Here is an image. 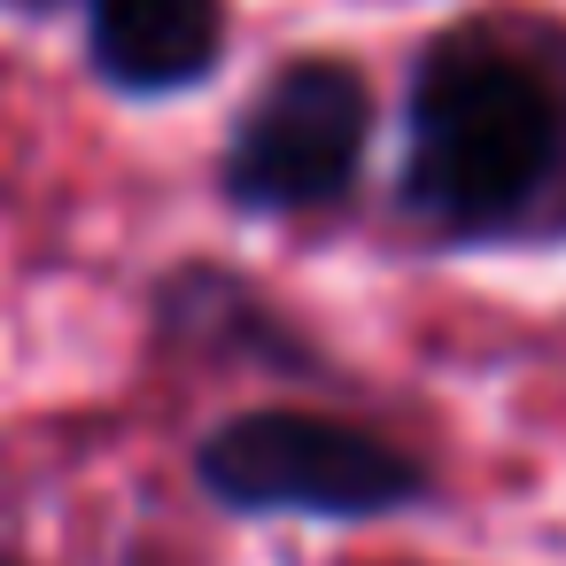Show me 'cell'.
Wrapping results in <instances>:
<instances>
[{
    "label": "cell",
    "instance_id": "7a4b0ae2",
    "mask_svg": "<svg viewBox=\"0 0 566 566\" xmlns=\"http://www.w3.org/2000/svg\"><path fill=\"white\" fill-rule=\"evenodd\" d=\"M195 481L241 520H388L427 496V465L334 411H241L202 434Z\"/></svg>",
    "mask_w": 566,
    "mask_h": 566
},
{
    "label": "cell",
    "instance_id": "6da1fadb",
    "mask_svg": "<svg viewBox=\"0 0 566 566\" xmlns=\"http://www.w3.org/2000/svg\"><path fill=\"white\" fill-rule=\"evenodd\" d=\"M396 202L458 249L566 233V32L458 24L419 48Z\"/></svg>",
    "mask_w": 566,
    "mask_h": 566
},
{
    "label": "cell",
    "instance_id": "277c9868",
    "mask_svg": "<svg viewBox=\"0 0 566 566\" xmlns=\"http://www.w3.org/2000/svg\"><path fill=\"white\" fill-rule=\"evenodd\" d=\"M86 55L125 102L195 94L226 63V0H86Z\"/></svg>",
    "mask_w": 566,
    "mask_h": 566
},
{
    "label": "cell",
    "instance_id": "3957f363",
    "mask_svg": "<svg viewBox=\"0 0 566 566\" xmlns=\"http://www.w3.org/2000/svg\"><path fill=\"white\" fill-rule=\"evenodd\" d=\"M373 148V86L342 55L280 63L226 133L218 179L241 218H303L357 187Z\"/></svg>",
    "mask_w": 566,
    "mask_h": 566
}]
</instances>
